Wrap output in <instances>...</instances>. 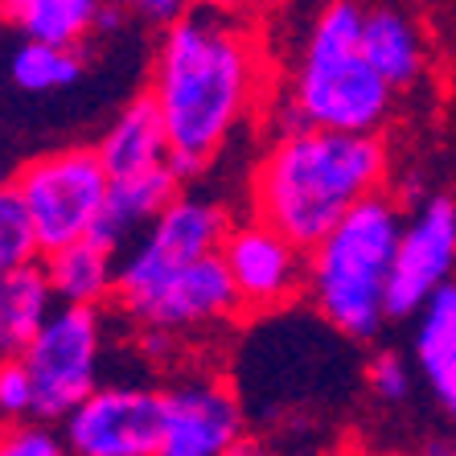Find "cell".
Wrapping results in <instances>:
<instances>
[{"instance_id":"6da1fadb","label":"cell","mask_w":456,"mask_h":456,"mask_svg":"<svg viewBox=\"0 0 456 456\" xmlns=\"http://www.w3.org/2000/svg\"><path fill=\"white\" fill-rule=\"evenodd\" d=\"M264 86L267 62L251 21L190 4L160 25L149 95L169 127L173 169L198 177L259 111Z\"/></svg>"},{"instance_id":"7a4b0ae2","label":"cell","mask_w":456,"mask_h":456,"mask_svg":"<svg viewBox=\"0 0 456 456\" xmlns=\"http://www.w3.org/2000/svg\"><path fill=\"white\" fill-rule=\"evenodd\" d=\"M387 144L379 132L297 124L284 127L264 152L251 181L255 214L297 239L321 243L333 226L387 185Z\"/></svg>"},{"instance_id":"3957f363","label":"cell","mask_w":456,"mask_h":456,"mask_svg":"<svg viewBox=\"0 0 456 456\" xmlns=\"http://www.w3.org/2000/svg\"><path fill=\"white\" fill-rule=\"evenodd\" d=\"M362 17L366 9L358 0H330L313 17L288 86V103L280 107V132L297 124L379 132L391 119L395 86L362 50Z\"/></svg>"},{"instance_id":"277c9868","label":"cell","mask_w":456,"mask_h":456,"mask_svg":"<svg viewBox=\"0 0 456 456\" xmlns=\"http://www.w3.org/2000/svg\"><path fill=\"white\" fill-rule=\"evenodd\" d=\"M403 214L387 193L362 198L321 243L308 247V297L325 325L350 341H374L387 325V288Z\"/></svg>"},{"instance_id":"5b68a950","label":"cell","mask_w":456,"mask_h":456,"mask_svg":"<svg viewBox=\"0 0 456 456\" xmlns=\"http://www.w3.org/2000/svg\"><path fill=\"white\" fill-rule=\"evenodd\" d=\"M9 185L29 210L42 251H53L95 231L107 206V190H111V173L99 149L70 144V149H53L25 160Z\"/></svg>"},{"instance_id":"8992f818","label":"cell","mask_w":456,"mask_h":456,"mask_svg":"<svg viewBox=\"0 0 456 456\" xmlns=\"http://www.w3.org/2000/svg\"><path fill=\"white\" fill-rule=\"evenodd\" d=\"M231 231V214L218 198L206 193H177L165 210L144 226V234L136 239L132 251L119 255L116 272V305L127 317H136L140 305L157 292L173 272H181L185 264L202 259V255L218 251Z\"/></svg>"},{"instance_id":"52a82bcc","label":"cell","mask_w":456,"mask_h":456,"mask_svg":"<svg viewBox=\"0 0 456 456\" xmlns=\"http://www.w3.org/2000/svg\"><path fill=\"white\" fill-rule=\"evenodd\" d=\"M21 362L33 379V415L62 424L99 387V362H103L99 305H58Z\"/></svg>"},{"instance_id":"ba28073f","label":"cell","mask_w":456,"mask_h":456,"mask_svg":"<svg viewBox=\"0 0 456 456\" xmlns=\"http://www.w3.org/2000/svg\"><path fill=\"white\" fill-rule=\"evenodd\" d=\"M66 452L78 456H160L165 452V391L119 382L95 387L62 419Z\"/></svg>"},{"instance_id":"9c48e42d","label":"cell","mask_w":456,"mask_h":456,"mask_svg":"<svg viewBox=\"0 0 456 456\" xmlns=\"http://www.w3.org/2000/svg\"><path fill=\"white\" fill-rule=\"evenodd\" d=\"M218 255L231 267V280L247 313L284 308L308 288V247L288 239L259 214L247 223H231Z\"/></svg>"},{"instance_id":"30bf717a","label":"cell","mask_w":456,"mask_h":456,"mask_svg":"<svg viewBox=\"0 0 456 456\" xmlns=\"http://www.w3.org/2000/svg\"><path fill=\"white\" fill-rule=\"evenodd\" d=\"M448 280H456V198L436 193L415 206V214L403 223L387 288V313L415 317L424 300Z\"/></svg>"},{"instance_id":"8fae6325","label":"cell","mask_w":456,"mask_h":456,"mask_svg":"<svg viewBox=\"0 0 456 456\" xmlns=\"http://www.w3.org/2000/svg\"><path fill=\"white\" fill-rule=\"evenodd\" d=\"M243 444V403L223 379L193 374L165 387V452L160 456H231Z\"/></svg>"},{"instance_id":"7c38bea8","label":"cell","mask_w":456,"mask_h":456,"mask_svg":"<svg viewBox=\"0 0 456 456\" xmlns=\"http://www.w3.org/2000/svg\"><path fill=\"white\" fill-rule=\"evenodd\" d=\"M239 308H243V300H239V288L231 280V267H226V259L218 251H210L202 259L185 264L181 272H173L140 305V313L132 321L160 333H190V330L223 325Z\"/></svg>"},{"instance_id":"4fadbf2b","label":"cell","mask_w":456,"mask_h":456,"mask_svg":"<svg viewBox=\"0 0 456 456\" xmlns=\"http://www.w3.org/2000/svg\"><path fill=\"white\" fill-rule=\"evenodd\" d=\"M181 185H185V177L173 169V160L152 165V169L119 173V177H111L107 206H103V214H99V223L91 234H95L99 243L124 251L127 239H136V234L177 198Z\"/></svg>"},{"instance_id":"5bb4252c","label":"cell","mask_w":456,"mask_h":456,"mask_svg":"<svg viewBox=\"0 0 456 456\" xmlns=\"http://www.w3.org/2000/svg\"><path fill=\"white\" fill-rule=\"evenodd\" d=\"M411 354L440 407L456 419V280L436 288L415 313Z\"/></svg>"},{"instance_id":"9a60e30c","label":"cell","mask_w":456,"mask_h":456,"mask_svg":"<svg viewBox=\"0 0 456 456\" xmlns=\"http://www.w3.org/2000/svg\"><path fill=\"white\" fill-rule=\"evenodd\" d=\"M42 267L50 276L58 305H103L107 297H116L119 251L99 243L95 234L42 251Z\"/></svg>"},{"instance_id":"2e32d148","label":"cell","mask_w":456,"mask_h":456,"mask_svg":"<svg viewBox=\"0 0 456 456\" xmlns=\"http://www.w3.org/2000/svg\"><path fill=\"white\" fill-rule=\"evenodd\" d=\"M95 149L111 177L165 165L169 160V127L160 119L157 99L149 91L127 99V107H119V116L107 124V132L99 136Z\"/></svg>"},{"instance_id":"e0dca14e","label":"cell","mask_w":456,"mask_h":456,"mask_svg":"<svg viewBox=\"0 0 456 456\" xmlns=\"http://www.w3.org/2000/svg\"><path fill=\"white\" fill-rule=\"evenodd\" d=\"M58 297L50 288L42 259L12 272H0V358H21L29 341L53 317Z\"/></svg>"},{"instance_id":"ac0fdd59","label":"cell","mask_w":456,"mask_h":456,"mask_svg":"<svg viewBox=\"0 0 456 456\" xmlns=\"http://www.w3.org/2000/svg\"><path fill=\"white\" fill-rule=\"evenodd\" d=\"M362 50H366L374 70L395 91H407V86H415L424 78V66H428L424 37H419L411 17L391 9V4L366 9V17H362Z\"/></svg>"},{"instance_id":"d6986e66","label":"cell","mask_w":456,"mask_h":456,"mask_svg":"<svg viewBox=\"0 0 456 456\" xmlns=\"http://www.w3.org/2000/svg\"><path fill=\"white\" fill-rule=\"evenodd\" d=\"M86 75L83 45H53L25 37L9 58V78L29 95H53V91H70Z\"/></svg>"},{"instance_id":"ffe728a7","label":"cell","mask_w":456,"mask_h":456,"mask_svg":"<svg viewBox=\"0 0 456 456\" xmlns=\"http://www.w3.org/2000/svg\"><path fill=\"white\" fill-rule=\"evenodd\" d=\"M107 0H29L25 12L17 17L21 37L53 45H86L91 33H99Z\"/></svg>"},{"instance_id":"44dd1931","label":"cell","mask_w":456,"mask_h":456,"mask_svg":"<svg viewBox=\"0 0 456 456\" xmlns=\"http://www.w3.org/2000/svg\"><path fill=\"white\" fill-rule=\"evenodd\" d=\"M37 259H42V239L33 231L29 210L17 198V190L4 185L0 190V272L37 264Z\"/></svg>"},{"instance_id":"7402d4cb","label":"cell","mask_w":456,"mask_h":456,"mask_svg":"<svg viewBox=\"0 0 456 456\" xmlns=\"http://www.w3.org/2000/svg\"><path fill=\"white\" fill-rule=\"evenodd\" d=\"M66 436L53 432L50 419L42 415H25L0 424V456H62Z\"/></svg>"},{"instance_id":"603a6c76","label":"cell","mask_w":456,"mask_h":456,"mask_svg":"<svg viewBox=\"0 0 456 456\" xmlns=\"http://www.w3.org/2000/svg\"><path fill=\"white\" fill-rule=\"evenodd\" d=\"M366 382H370V391L379 395L382 403H407L411 399V366L403 362V354L395 350H379L366 366Z\"/></svg>"},{"instance_id":"cb8c5ba5","label":"cell","mask_w":456,"mask_h":456,"mask_svg":"<svg viewBox=\"0 0 456 456\" xmlns=\"http://www.w3.org/2000/svg\"><path fill=\"white\" fill-rule=\"evenodd\" d=\"M33 415V379L21 358H0V424Z\"/></svg>"},{"instance_id":"d4e9b609","label":"cell","mask_w":456,"mask_h":456,"mask_svg":"<svg viewBox=\"0 0 456 456\" xmlns=\"http://www.w3.org/2000/svg\"><path fill=\"white\" fill-rule=\"evenodd\" d=\"M136 21H149V25H169L173 17H181V12L190 9L193 0H119Z\"/></svg>"},{"instance_id":"484cf974","label":"cell","mask_w":456,"mask_h":456,"mask_svg":"<svg viewBox=\"0 0 456 456\" xmlns=\"http://www.w3.org/2000/svg\"><path fill=\"white\" fill-rule=\"evenodd\" d=\"M202 9H218V12H231V17H243V21H259L264 12H272L280 0H193Z\"/></svg>"},{"instance_id":"4316f807","label":"cell","mask_w":456,"mask_h":456,"mask_svg":"<svg viewBox=\"0 0 456 456\" xmlns=\"http://www.w3.org/2000/svg\"><path fill=\"white\" fill-rule=\"evenodd\" d=\"M25 4H29V0H0V21H12V25H17V17L25 12Z\"/></svg>"},{"instance_id":"83f0119b","label":"cell","mask_w":456,"mask_h":456,"mask_svg":"<svg viewBox=\"0 0 456 456\" xmlns=\"http://www.w3.org/2000/svg\"><path fill=\"white\" fill-rule=\"evenodd\" d=\"M4 185H9V177H4V165H0V190H4Z\"/></svg>"}]
</instances>
